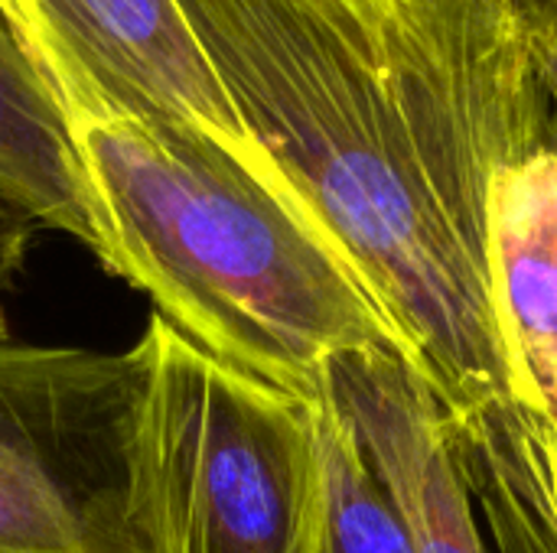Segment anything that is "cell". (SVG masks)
<instances>
[{
	"mask_svg": "<svg viewBox=\"0 0 557 553\" xmlns=\"http://www.w3.org/2000/svg\"><path fill=\"white\" fill-rule=\"evenodd\" d=\"M519 10L525 16L532 49L557 104V0H519Z\"/></svg>",
	"mask_w": 557,
	"mask_h": 553,
	"instance_id": "30bf717a",
	"label": "cell"
},
{
	"mask_svg": "<svg viewBox=\"0 0 557 553\" xmlns=\"http://www.w3.org/2000/svg\"><path fill=\"white\" fill-rule=\"evenodd\" d=\"M555 473H557V437H555Z\"/></svg>",
	"mask_w": 557,
	"mask_h": 553,
	"instance_id": "7c38bea8",
	"label": "cell"
},
{
	"mask_svg": "<svg viewBox=\"0 0 557 553\" xmlns=\"http://www.w3.org/2000/svg\"><path fill=\"white\" fill-rule=\"evenodd\" d=\"M140 553H320L317 398L271 388L150 313L131 349Z\"/></svg>",
	"mask_w": 557,
	"mask_h": 553,
	"instance_id": "3957f363",
	"label": "cell"
},
{
	"mask_svg": "<svg viewBox=\"0 0 557 553\" xmlns=\"http://www.w3.org/2000/svg\"><path fill=\"white\" fill-rule=\"evenodd\" d=\"M69 124L98 261L189 342L297 398H317L346 352H388L421 378L408 336L251 140L173 121Z\"/></svg>",
	"mask_w": 557,
	"mask_h": 553,
	"instance_id": "7a4b0ae2",
	"label": "cell"
},
{
	"mask_svg": "<svg viewBox=\"0 0 557 553\" xmlns=\"http://www.w3.org/2000/svg\"><path fill=\"white\" fill-rule=\"evenodd\" d=\"M245 137L408 336L499 553H557L555 437L512 401L496 176L557 137L519 0H176Z\"/></svg>",
	"mask_w": 557,
	"mask_h": 553,
	"instance_id": "6da1fadb",
	"label": "cell"
},
{
	"mask_svg": "<svg viewBox=\"0 0 557 553\" xmlns=\"http://www.w3.org/2000/svg\"><path fill=\"white\" fill-rule=\"evenodd\" d=\"M0 199L36 228H55L101 254L91 192L69 114L0 7Z\"/></svg>",
	"mask_w": 557,
	"mask_h": 553,
	"instance_id": "ba28073f",
	"label": "cell"
},
{
	"mask_svg": "<svg viewBox=\"0 0 557 553\" xmlns=\"http://www.w3.org/2000/svg\"><path fill=\"white\" fill-rule=\"evenodd\" d=\"M323 391L349 420L414 553H486L444 417L421 378L388 352L323 365Z\"/></svg>",
	"mask_w": 557,
	"mask_h": 553,
	"instance_id": "8992f818",
	"label": "cell"
},
{
	"mask_svg": "<svg viewBox=\"0 0 557 553\" xmlns=\"http://www.w3.org/2000/svg\"><path fill=\"white\" fill-rule=\"evenodd\" d=\"M317 433L323 466V544L320 553H414L401 515L372 476L359 440L320 385Z\"/></svg>",
	"mask_w": 557,
	"mask_h": 553,
	"instance_id": "9c48e42d",
	"label": "cell"
},
{
	"mask_svg": "<svg viewBox=\"0 0 557 553\" xmlns=\"http://www.w3.org/2000/svg\"><path fill=\"white\" fill-rule=\"evenodd\" d=\"M134 401L131 349L0 339V553H140Z\"/></svg>",
	"mask_w": 557,
	"mask_h": 553,
	"instance_id": "277c9868",
	"label": "cell"
},
{
	"mask_svg": "<svg viewBox=\"0 0 557 553\" xmlns=\"http://www.w3.org/2000/svg\"><path fill=\"white\" fill-rule=\"evenodd\" d=\"M7 336V310H3V303H0V339Z\"/></svg>",
	"mask_w": 557,
	"mask_h": 553,
	"instance_id": "8fae6325",
	"label": "cell"
},
{
	"mask_svg": "<svg viewBox=\"0 0 557 553\" xmlns=\"http://www.w3.org/2000/svg\"><path fill=\"white\" fill-rule=\"evenodd\" d=\"M69 121L134 117L248 143L176 0H0Z\"/></svg>",
	"mask_w": 557,
	"mask_h": 553,
	"instance_id": "5b68a950",
	"label": "cell"
},
{
	"mask_svg": "<svg viewBox=\"0 0 557 553\" xmlns=\"http://www.w3.org/2000/svg\"><path fill=\"white\" fill-rule=\"evenodd\" d=\"M490 284L509 394L557 437V137L493 183Z\"/></svg>",
	"mask_w": 557,
	"mask_h": 553,
	"instance_id": "52a82bcc",
	"label": "cell"
}]
</instances>
